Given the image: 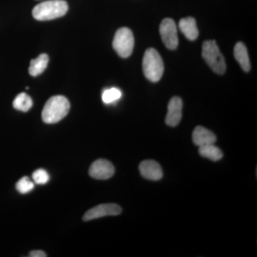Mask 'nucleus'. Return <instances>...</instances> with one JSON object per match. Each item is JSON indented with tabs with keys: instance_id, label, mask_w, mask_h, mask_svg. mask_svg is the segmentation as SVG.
Here are the masks:
<instances>
[{
	"instance_id": "1",
	"label": "nucleus",
	"mask_w": 257,
	"mask_h": 257,
	"mask_svg": "<svg viewBox=\"0 0 257 257\" xmlns=\"http://www.w3.org/2000/svg\"><path fill=\"white\" fill-rule=\"evenodd\" d=\"M70 109V103L65 96H52L47 100L42 112V118L47 124H55L63 119Z\"/></svg>"
},
{
	"instance_id": "2",
	"label": "nucleus",
	"mask_w": 257,
	"mask_h": 257,
	"mask_svg": "<svg viewBox=\"0 0 257 257\" xmlns=\"http://www.w3.org/2000/svg\"><path fill=\"white\" fill-rule=\"evenodd\" d=\"M68 9V4L64 0H50L36 5L32 10V15L39 21H47L62 18Z\"/></svg>"
},
{
	"instance_id": "3",
	"label": "nucleus",
	"mask_w": 257,
	"mask_h": 257,
	"mask_svg": "<svg viewBox=\"0 0 257 257\" xmlns=\"http://www.w3.org/2000/svg\"><path fill=\"white\" fill-rule=\"evenodd\" d=\"M143 72L145 77L150 82L160 80L164 73V62L159 52L155 49L146 50L143 57Z\"/></svg>"
},
{
	"instance_id": "4",
	"label": "nucleus",
	"mask_w": 257,
	"mask_h": 257,
	"mask_svg": "<svg viewBox=\"0 0 257 257\" xmlns=\"http://www.w3.org/2000/svg\"><path fill=\"white\" fill-rule=\"evenodd\" d=\"M202 57L214 72L219 74L224 73L226 68V62L216 41L209 40L203 43Z\"/></svg>"
},
{
	"instance_id": "5",
	"label": "nucleus",
	"mask_w": 257,
	"mask_h": 257,
	"mask_svg": "<svg viewBox=\"0 0 257 257\" xmlns=\"http://www.w3.org/2000/svg\"><path fill=\"white\" fill-rule=\"evenodd\" d=\"M112 45L119 57L122 58L130 57L135 46V38L131 30L127 28L119 29L115 34Z\"/></svg>"
},
{
	"instance_id": "6",
	"label": "nucleus",
	"mask_w": 257,
	"mask_h": 257,
	"mask_svg": "<svg viewBox=\"0 0 257 257\" xmlns=\"http://www.w3.org/2000/svg\"><path fill=\"white\" fill-rule=\"evenodd\" d=\"M162 42L169 50H176L178 47L179 39L177 25L172 19L165 18L162 20L160 27Z\"/></svg>"
},
{
	"instance_id": "7",
	"label": "nucleus",
	"mask_w": 257,
	"mask_h": 257,
	"mask_svg": "<svg viewBox=\"0 0 257 257\" xmlns=\"http://www.w3.org/2000/svg\"><path fill=\"white\" fill-rule=\"evenodd\" d=\"M121 213V208L116 204H101L88 210L83 216L87 221L108 216H117Z\"/></svg>"
},
{
	"instance_id": "8",
	"label": "nucleus",
	"mask_w": 257,
	"mask_h": 257,
	"mask_svg": "<svg viewBox=\"0 0 257 257\" xmlns=\"http://www.w3.org/2000/svg\"><path fill=\"white\" fill-rule=\"evenodd\" d=\"M114 167L112 164L103 159H99L93 162L89 170L90 177L100 180L111 178L114 175Z\"/></svg>"
},
{
	"instance_id": "9",
	"label": "nucleus",
	"mask_w": 257,
	"mask_h": 257,
	"mask_svg": "<svg viewBox=\"0 0 257 257\" xmlns=\"http://www.w3.org/2000/svg\"><path fill=\"white\" fill-rule=\"evenodd\" d=\"M183 102L179 96H174L168 104V111L166 116L165 122L168 126H177L182 119Z\"/></svg>"
},
{
	"instance_id": "10",
	"label": "nucleus",
	"mask_w": 257,
	"mask_h": 257,
	"mask_svg": "<svg viewBox=\"0 0 257 257\" xmlns=\"http://www.w3.org/2000/svg\"><path fill=\"white\" fill-rule=\"evenodd\" d=\"M139 169L144 178L149 180L158 181L163 177V172L160 164L154 160L143 161Z\"/></svg>"
},
{
	"instance_id": "11",
	"label": "nucleus",
	"mask_w": 257,
	"mask_h": 257,
	"mask_svg": "<svg viewBox=\"0 0 257 257\" xmlns=\"http://www.w3.org/2000/svg\"><path fill=\"white\" fill-rule=\"evenodd\" d=\"M192 140L194 145L201 147L215 143L216 138V135L210 130L202 126H198L193 132Z\"/></svg>"
},
{
	"instance_id": "12",
	"label": "nucleus",
	"mask_w": 257,
	"mask_h": 257,
	"mask_svg": "<svg viewBox=\"0 0 257 257\" xmlns=\"http://www.w3.org/2000/svg\"><path fill=\"white\" fill-rule=\"evenodd\" d=\"M179 28L181 32L184 34L186 38L191 41L197 40L199 36L197 23L195 19L193 18H186L182 19L179 23Z\"/></svg>"
},
{
	"instance_id": "13",
	"label": "nucleus",
	"mask_w": 257,
	"mask_h": 257,
	"mask_svg": "<svg viewBox=\"0 0 257 257\" xmlns=\"http://www.w3.org/2000/svg\"><path fill=\"white\" fill-rule=\"evenodd\" d=\"M234 55L236 60L239 62L240 66L244 72H249L251 69L249 57H248L247 49L242 42H238L235 45Z\"/></svg>"
},
{
	"instance_id": "14",
	"label": "nucleus",
	"mask_w": 257,
	"mask_h": 257,
	"mask_svg": "<svg viewBox=\"0 0 257 257\" xmlns=\"http://www.w3.org/2000/svg\"><path fill=\"white\" fill-rule=\"evenodd\" d=\"M48 62V55L47 54H42L36 59H34L31 61L30 67H29V73L32 77H37V76L40 75L46 69Z\"/></svg>"
},
{
	"instance_id": "15",
	"label": "nucleus",
	"mask_w": 257,
	"mask_h": 257,
	"mask_svg": "<svg viewBox=\"0 0 257 257\" xmlns=\"http://www.w3.org/2000/svg\"><path fill=\"white\" fill-rule=\"evenodd\" d=\"M199 152L201 156L213 162H217L223 157L222 152L214 144L199 147Z\"/></svg>"
},
{
	"instance_id": "16",
	"label": "nucleus",
	"mask_w": 257,
	"mask_h": 257,
	"mask_svg": "<svg viewBox=\"0 0 257 257\" xmlns=\"http://www.w3.org/2000/svg\"><path fill=\"white\" fill-rule=\"evenodd\" d=\"M13 104L15 109L17 110L26 112V111H28L31 109L33 101H32L31 97L28 94L23 92L20 93L15 97Z\"/></svg>"
},
{
	"instance_id": "17",
	"label": "nucleus",
	"mask_w": 257,
	"mask_h": 257,
	"mask_svg": "<svg viewBox=\"0 0 257 257\" xmlns=\"http://www.w3.org/2000/svg\"><path fill=\"white\" fill-rule=\"evenodd\" d=\"M121 95H122V94H121V92L119 89L113 87L105 89L102 93L101 98H102L103 102L109 104L119 100L120 98L121 97Z\"/></svg>"
},
{
	"instance_id": "18",
	"label": "nucleus",
	"mask_w": 257,
	"mask_h": 257,
	"mask_svg": "<svg viewBox=\"0 0 257 257\" xmlns=\"http://www.w3.org/2000/svg\"><path fill=\"white\" fill-rule=\"evenodd\" d=\"M34 187H35V184L27 177L20 179L16 184L17 190L21 194H27L32 192Z\"/></svg>"
},
{
	"instance_id": "19",
	"label": "nucleus",
	"mask_w": 257,
	"mask_h": 257,
	"mask_svg": "<svg viewBox=\"0 0 257 257\" xmlns=\"http://www.w3.org/2000/svg\"><path fill=\"white\" fill-rule=\"evenodd\" d=\"M32 179L34 182L39 185L46 184L50 180V175L47 173L46 170L44 169H39L34 172L32 175Z\"/></svg>"
},
{
	"instance_id": "20",
	"label": "nucleus",
	"mask_w": 257,
	"mask_h": 257,
	"mask_svg": "<svg viewBox=\"0 0 257 257\" xmlns=\"http://www.w3.org/2000/svg\"><path fill=\"white\" fill-rule=\"evenodd\" d=\"M30 256L31 257H46L47 254L41 250H35L30 253Z\"/></svg>"
}]
</instances>
